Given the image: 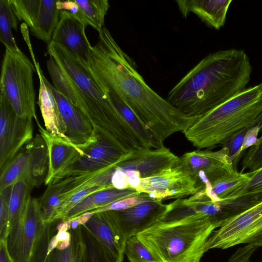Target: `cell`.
<instances>
[{
	"instance_id": "obj_1",
	"label": "cell",
	"mask_w": 262,
	"mask_h": 262,
	"mask_svg": "<svg viewBox=\"0 0 262 262\" xmlns=\"http://www.w3.org/2000/svg\"><path fill=\"white\" fill-rule=\"evenodd\" d=\"M78 62L104 93L113 92L135 113L150 132L158 148L199 117L182 113L152 90L106 27L99 32L85 60Z\"/></svg>"
},
{
	"instance_id": "obj_2",
	"label": "cell",
	"mask_w": 262,
	"mask_h": 262,
	"mask_svg": "<svg viewBox=\"0 0 262 262\" xmlns=\"http://www.w3.org/2000/svg\"><path fill=\"white\" fill-rule=\"evenodd\" d=\"M251 72L244 51L220 50L200 60L172 88L166 100L187 115L200 116L246 90Z\"/></svg>"
},
{
	"instance_id": "obj_3",
	"label": "cell",
	"mask_w": 262,
	"mask_h": 262,
	"mask_svg": "<svg viewBox=\"0 0 262 262\" xmlns=\"http://www.w3.org/2000/svg\"><path fill=\"white\" fill-rule=\"evenodd\" d=\"M216 228L208 218L193 215L159 221L136 236L157 262H200Z\"/></svg>"
},
{
	"instance_id": "obj_4",
	"label": "cell",
	"mask_w": 262,
	"mask_h": 262,
	"mask_svg": "<svg viewBox=\"0 0 262 262\" xmlns=\"http://www.w3.org/2000/svg\"><path fill=\"white\" fill-rule=\"evenodd\" d=\"M261 114L259 84L199 116L183 133L194 147L213 148L225 144L238 132L253 124Z\"/></svg>"
},
{
	"instance_id": "obj_5",
	"label": "cell",
	"mask_w": 262,
	"mask_h": 262,
	"mask_svg": "<svg viewBox=\"0 0 262 262\" xmlns=\"http://www.w3.org/2000/svg\"><path fill=\"white\" fill-rule=\"evenodd\" d=\"M34 64L19 49L6 48L2 62L0 90L5 94L16 115L34 119L40 124L35 111Z\"/></svg>"
},
{
	"instance_id": "obj_6",
	"label": "cell",
	"mask_w": 262,
	"mask_h": 262,
	"mask_svg": "<svg viewBox=\"0 0 262 262\" xmlns=\"http://www.w3.org/2000/svg\"><path fill=\"white\" fill-rule=\"evenodd\" d=\"M48 153L42 135L37 134L1 169L0 191L23 180L34 188L39 186L48 169Z\"/></svg>"
},
{
	"instance_id": "obj_7",
	"label": "cell",
	"mask_w": 262,
	"mask_h": 262,
	"mask_svg": "<svg viewBox=\"0 0 262 262\" xmlns=\"http://www.w3.org/2000/svg\"><path fill=\"white\" fill-rule=\"evenodd\" d=\"M241 244L262 246V200L214 230L206 247L225 249Z\"/></svg>"
},
{
	"instance_id": "obj_8",
	"label": "cell",
	"mask_w": 262,
	"mask_h": 262,
	"mask_svg": "<svg viewBox=\"0 0 262 262\" xmlns=\"http://www.w3.org/2000/svg\"><path fill=\"white\" fill-rule=\"evenodd\" d=\"M96 133V140L82 149L83 153L57 174L51 183L69 177L101 172L115 165L130 152L112 140L97 132Z\"/></svg>"
},
{
	"instance_id": "obj_9",
	"label": "cell",
	"mask_w": 262,
	"mask_h": 262,
	"mask_svg": "<svg viewBox=\"0 0 262 262\" xmlns=\"http://www.w3.org/2000/svg\"><path fill=\"white\" fill-rule=\"evenodd\" d=\"M167 206V211L160 221L170 222L202 215L208 218L216 228L240 213L239 208L234 202L223 199L213 201L204 190L187 199H177Z\"/></svg>"
},
{
	"instance_id": "obj_10",
	"label": "cell",
	"mask_w": 262,
	"mask_h": 262,
	"mask_svg": "<svg viewBox=\"0 0 262 262\" xmlns=\"http://www.w3.org/2000/svg\"><path fill=\"white\" fill-rule=\"evenodd\" d=\"M46 224L38 200L30 195L23 214L9 230L8 247L15 262L28 261Z\"/></svg>"
},
{
	"instance_id": "obj_11",
	"label": "cell",
	"mask_w": 262,
	"mask_h": 262,
	"mask_svg": "<svg viewBox=\"0 0 262 262\" xmlns=\"http://www.w3.org/2000/svg\"><path fill=\"white\" fill-rule=\"evenodd\" d=\"M32 120L18 116L1 91L0 169L34 138Z\"/></svg>"
},
{
	"instance_id": "obj_12",
	"label": "cell",
	"mask_w": 262,
	"mask_h": 262,
	"mask_svg": "<svg viewBox=\"0 0 262 262\" xmlns=\"http://www.w3.org/2000/svg\"><path fill=\"white\" fill-rule=\"evenodd\" d=\"M174 166L189 174L200 191L204 189L207 183L234 169L225 146L216 151L206 149L187 152L179 157Z\"/></svg>"
},
{
	"instance_id": "obj_13",
	"label": "cell",
	"mask_w": 262,
	"mask_h": 262,
	"mask_svg": "<svg viewBox=\"0 0 262 262\" xmlns=\"http://www.w3.org/2000/svg\"><path fill=\"white\" fill-rule=\"evenodd\" d=\"M137 190L153 200L183 199L200 191L193 179L173 166L156 175L141 179Z\"/></svg>"
},
{
	"instance_id": "obj_14",
	"label": "cell",
	"mask_w": 262,
	"mask_h": 262,
	"mask_svg": "<svg viewBox=\"0 0 262 262\" xmlns=\"http://www.w3.org/2000/svg\"><path fill=\"white\" fill-rule=\"evenodd\" d=\"M83 227L108 262H123L126 240L113 211L94 213Z\"/></svg>"
},
{
	"instance_id": "obj_15",
	"label": "cell",
	"mask_w": 262,
	"mask_h": 262,
	"mask_svg": "<svg viewBox=\"0 0 262 262\" xmlns=\"http://www.w3.org/2000/svg\"><path fill=\"white\" fill-rule=\"evenodd\" d=\"M45 82L52 92L65 123L66 136L72 143L83 149L97 139V134L92 124L76 106L59 93L45 78Z\"/></svg>"
},
{
	"instance_id": "obj_16",
	"label": "cell",
	"mask_w": 262,
	"mask_h": 262,
	"mask_svg": "<svg viewBox=\"0 0 262 262\" xmlns=\"http://www.w3.org/2000/svg\"><path fill=\"white\" fill-rule=\"evenodd\" d=\"M86 26L68 11L61 10L51 42L61 47L75 60L82 62L92 47L85 33Z\"/></svg>"
},
{
	"instance_id": "obj_17",
	"label": "cell",
	"mask_w": 262,
	"mask_h": 262,
	"mask_svg": "<svg viewBox=\"0 0 262 262\" xmlns=\"http://www.w3.org/2000/svg\"><path fill=\"white\" fill-rule=\"evenodd\" d=\"M167 204L162 201L153 200L113 212L126 241L160 221L167 211Z\"/></svg>"
},
{
	"instance_id": "obj_18",
	"label": "cell",
	"mask_w": 262,
	"mask_h": 262,
	"mask_svg": "<svg viewBox=\"0 0 262 262\" xmlns=\"http://www.w3.org/2000/svg\"><path fill=\"white\" fill-rule=\"evenodd\" d=\"M39 79L38 104L43 120L46 131L50 135L64 138L66 126L55 98L45 82V77L39 63L35 58L31 44L28 45Z\"/></svg>"
},
{
	"instance_id": "obj_19",
	"label": "cell",
	"mask_w": 262,
	"mask_h": 262,
	"mask_svg": "<svg viewBox=\"0 0 262 262\" xmlns=\"http://www.w3.org/2000/svg\"><path fill=\"white\" fill-rule=\"evenodd\" d=\"M37 126L48 148L49 164L45 184L48 185L57 174L81 155L83 150L64 138L49 134L40 124Z\"/></svg>"
},
{
	"instance_id": "obj_20",
	"label": "cell",
	"mask_w": 262,
	"mask_h": 262,
	"mask_svg": "<svg viewBox=\"0 0 262 262\" xmlns=\"http://www.w3.org/2000/svg\"><path fill=\"white\" fill-rule=\"evenodd\" d=\"M183 17L190 13L196 15L208 26L219 30L226 21L231 0H177Z\"/></svg>"
},
{
	"instance_id": "obj_21",
	"label": "cell",
	"mask_w": 262,
	"mask_h": 262,
	"mask_svg": "<svg viewBox=\"0 0 262 262\" xmlns=\"http://www.w3.org/2000/svg\"><path fill=\"white\" fill-rule=\"evenodd\" d=\"M139 193L140 192L133 188L120 189L110 187L98 191L82 200L68 213L62 221L75 219L85 212L106 206L117 200Z\"/></svg>"
},
{
	"instance_id": "obj_22",
	"label": "cell",
	"mask_w": 262,
	"mask_h": 262,
	"mask_svg": "<svg viewBox=\"0 0 262 262\" xmlns=\"http://www.w3.org/2000/svg\"><path fill=\"white\" fill-rule=\"evenodd\" d=\"M57 0H41L36 21L30 31L36 38L50 43L58 25L60 10L56 3Z\"/></svg>"
},
{
	"instance_id": "obj_23",
	"label": "cell",
	"mask_w": 262,
	"mask_h": 262,
	"mask_svg": "<svg viewBox=\"0 0 262 262\" xmlns=\"http://www.w3.org/2000/svg\"><path fill=\"white\" fill-rule=\"evenodd\" d=\"M249 177V173L234 169L226 171L205 185L204 191L212 200L217 201L227 196L243 185Z\"/></svg>"
},
{
	"instance_id": "obj_24",
	"label": "cell",
	"mask_w": 262,
	"mask_h": 262,
	"mask_svg": "<svg viewBox=\"0 0 262 262\" xmlns=\"http://www.w3.org/2000/svg\"><path fill=\"white\" fill-rule=\"evenodd\" d=\"M107 93L113 104L137 134L144 147L158 148L150 132L135 113L114 93L108 91Z\"/></svg>"
},
{
	"instance_id": "obj_25",
	"label": "cell",
	"mask_w": 262,
	"mask_h": 262,
	"mask_svg": "<svg viewBox=\"0 0 262 262\" xmlns=\"http://www.w3.org/2000/svg\"><path fill=\"white\" fill-rule=\"evenodd\" d=\"M82 14L85 25L98 32L104 27V18L110 8L107 0H75Z\"/></svg>"
},
{
	"instance_id": "obj_26",
	"label": "cell",
	"mask_w": 262,
	"mask_h": 262,
	"mask_svg": "<svg viewBox=\"0 0 262 262\" xmlns=\"http://www.w3.org/2000/svg\"><path fill=\"white\" fill-rule=\"evenodd\" d=\"M70 230L71 245L64 250L56 249V262H87V247L83 226Z\"/></svg>"
},
{
	"instance_id": "obj_27",
	"label": "cell",
	"mask_w": 262,
	"mask_h": 262,
	"mask_svg": "<svg viewBox=\"0 0 262 262\" xmlns=\"http://www.w3.org/2000/svg\"><path fill=\"white\" fill-rule=\"evenodd\" d=\"M33 188L23 180L18 181L12 185L9 199V230L23 214Z\"/></svg>"
},
{
	"instance_id": "obj_28",
	"label": "cell",
	"mask_w": 262,
	"mask_h": 262,
	"mask_svg": "<svg viewBox=\"0 0 262 262\" xmlns=\"http://www.w3.org/2000/svg\"><path fill=\"white\" fill-rule=\"evenodd\" d=\"M17 18L9 0L0 1V41L6 48L11 50H18L12 29H17Z\"/></svg>"
},
{
	"instance_id": "obj_29",
	"label": "cell",
	"mask_w": 262,
	"mask_h": 262,
	"mask_svg": "<svg viewBox=\"0 0 262 262\" xmlns=\"http://www.w3.org/2000/svg\"><path fill=\"white\" fill-rule=\"evenodd\" d=\"M47 67L54 88L71 103L77 106L76 100L70 79L59 64L52 56H50L47 60Z\"/></svg>"
},
{
	"instance_id": "obj_30",
	"label": "cell",
	"mask_w": 262,
	"mask_h": 262,
	"mask_svg": "<svg viewBox=\"0 0 262 262\" xmlns=\"http://www.w3.org/2000/svg\"><path fill=\"white\" fill-rule=\"evenodd\" d=\"M62 186L58 183L48 185L38 203L44 222L52 224L55 214L61 202Z\"/></svg>"
},
{
	"instance_id": "obj_31",
	"label": "cell",
	"mask_w": 262,
	"mask_h": 262,
	"mask_svg": "<svg viewBox=\"0 0 262 262\" xmlns=\"http://www.w3.org/2000/svg\"><path fill=\"white\" fill-rule=\"evenodd\" d=\"M248 173V180L223 199H262V166Z\"/></svg>"
},
{
	"instance_id": "obj_32",
	"label": "cell",
	"mask_w": 262,
	"mask_h": 262,
	"mask_svg": "<svg viewBox=\"0 0 262 262\" xmlns=\"http://www.w3.org/2000/svg\"><path fill=\"white\" fill-rule=\"evenodd\" d=\"M12 9L19 21L33 27L39 11L41 0H9Z\"/></svg>"
},
{
	"instance_id": "obj_33",
	"label": "cell",
	"mask_w": 262,
	"mask_h": 262,
	"mask_svg": "<svg viewBox=\"0 0 262 262\" xmlns=\"http://www.w3.org/2000/svg\"><path fill=\"white\" fill-rule=\"evenodd\" d=\"M51 225L46 224L28 262H56V249L51 250L49 248V242L53 236Z\"/></svg>"
},
{
	"instance_id": "obj_34",
	"label": "cell",
	"mask_w": 262,
	"mask_h": 262,
	"mask_svg": "<svg viewBox=\"0 0 262 262\" xmlns=\"http://www.w3.org/2000/svg\"><path fill=\"white\" fill-rule=\"evenodd\" d=\"M105 189L99 187H92L81 189L68 198L62 200L55 214L53 221L63 220L68 213L82 200L88 195L98 191Z\"/></svg>"
},
{
	"instance_id": "obj_35",
	"label": "cell",
	"mask_w": 262,
	"mask_h": 262,
	"mask_svg": "<svg viewBox=\"0 0 262 262\" xmlns=\"http://www.w3.org/2000/svg\"><path fill=\"white\" fill-rule=\"evenodd\" d=\"M124 254L129 262H157L136 235L126 241Z\"/></svg>"
},
{
	"instance_id": "obj_36",
	"label": "cell",
	"mask_w": 262,
	"mask_h": 262,
	"mask_svg": "<svg viewBox=\"0 0 262 262\" xmlns=\"http://www.w3.org/2000/svg\"><path fill=\"white\" fill-rule=\"evenodd\" d=\"M150 201H153V200L147 193L142 192L137 195L117 200L106 206L89 211V212L94 214L107 211L125 210L139 204Z\"/></svg>"
},
{
	"instance_id": "obj_37",
	"label": "cell",
	"mask_w": 262,
	"mask_h": 262,
	"mask_svg": "<svg viewBox=\"0 0 262 262\" xmlns=\"http://www.w3.org/2000/svg\"><path fill=\"white\" fill-rule=\"evenodd\" d=\"M11 186L0 191V239H8L9 236V199Z\"/></svg>"
},
{
	"instance_id": "obj_38",
	"label": "cell",
	"mask_w": 262,
	"mask_h": 262,
	"mask_svg": "<svg viewBox=\"0 0 262 262\" xmlns=\"http://www.w3.org/2000/svg\"><path fill=\"white\" fill-rule=\"evenodd\" d=\"M262 166V136L251 147L244 157L242 163V171L245 169L254 171Z\"/></svg>"
},
{
	"instance_id": "obj_39",
	"label": "cell",
	"mask_w": 262,
	"mask_h": 262,
	"mask_svg": "<svg viewBox=\"0 0 262 262\" xmlns=\"http://www.w3.org/2000/svg\"><path fill=\"white\" fill-rule=\"evenodd\" d=\"M259 118L253 124L238 132L223 145V146H225L228 148L229 156L232 162L238 157V153L246 132L250 128L257 123Z\"/></svg>"
},
{
	"instance_id": "obj_40",
	"label": "cell",
	"mask_w": 262,
	"mask_h": 262,
	"mask_svg": "<svg viewBox=\"0 0 262 262\" xmlns=\"http://www.w3.org/2000/svg\"><path fill=\"white\" fill-rule=\"evenodd\" d=\"M85 235L87 247V262H108L91 235L88 232L85 233Z\"/></svg>"
},
{
	"instance_id": "obj_41",
	"label": "cell",
	"mask_w": 262,
	"mask_h": 262,
	"mask_svg": "<svg viewBox=\"0 0 262 262\" xmlns=\"http://www.w3.org/2000/svg\"><path fill=\"white\" fill-rule=\"evenodd\" d=\"M56 5L58 10L68 11L76 19L85 24L81 11L75 0H57Z\"/></svg>"
},
{
	"instance_id": "obj_42",
	"label": "cell",
	"mask_w": 262,
	"mask_h": 262,
	"mask_svg": "<svg viewBox=\"0 0 262 262\" xmlns=\"http://www.w3.org/2000/svg\"><path fill=\"white\" fill-rule=\"evenodd\" d=\"M257 248L251 245L241 248L230 257L228 262H250V258Z\"/></svg>"
},
{
	"instance_id": "obj_43",
	"label": "cell",
	"mask_w": 262,
	"mask_h": 262,
	"mask_svg": "<svg viewBox=\"0 0 262 262\" xmlns=\"http://www.w3.org/2000/svg\"><path fill=\"white\" fill-rule=\"evenodd\" d=\"M55 235L58 241L56 249L64 250L70 246L72 240V234L70 230L57 231Z\"/></svg>"
},
{
	"instance_id": "obj_44",
	"label": "cell",
	"mask_w": 262,
	"mask_h": 262,
	"mask_svg": "<svg viewBox=\"0 0 262 262\" xmlns=\"http://www.w3.org/2000/svg\"><path fill=\"white\" fill-rule=\"evenodd\" d=\"M0 262H15L8 247V239H0Z\"/></svg>"
},
{
	"instance_id": "obj_45",
	"label": "cell",
	"mask_w": 262,
	"mask_h": 262,
	"mask_svg": "<svg viewBox=\"0 0 262 262\" xmlns=\"http://www.w3.org/2000/svg\"><path fill=\"white\" fill-rule=\"evenodd\" d=\"M71 219L66 221H62L57 225L56 227L57 231H59L61 230H70L71 229Z\"/></svg>"
},
{
	"instance_id": "obj_46",
	"label": "cell",
	"mask_w": 262,
	"mask_h": 262,
	"mask_svg": "<svg viewBox=\"0 0 262 262\" xmlns=\"http://www.w3.org/2000/svg\"><path fill=\"white\" fill-rule=\"evenodd\" d=\"M259 85H260V89H261V96H262V82L260 83L259 84Z\"/></svg>"
}]
</instances>
